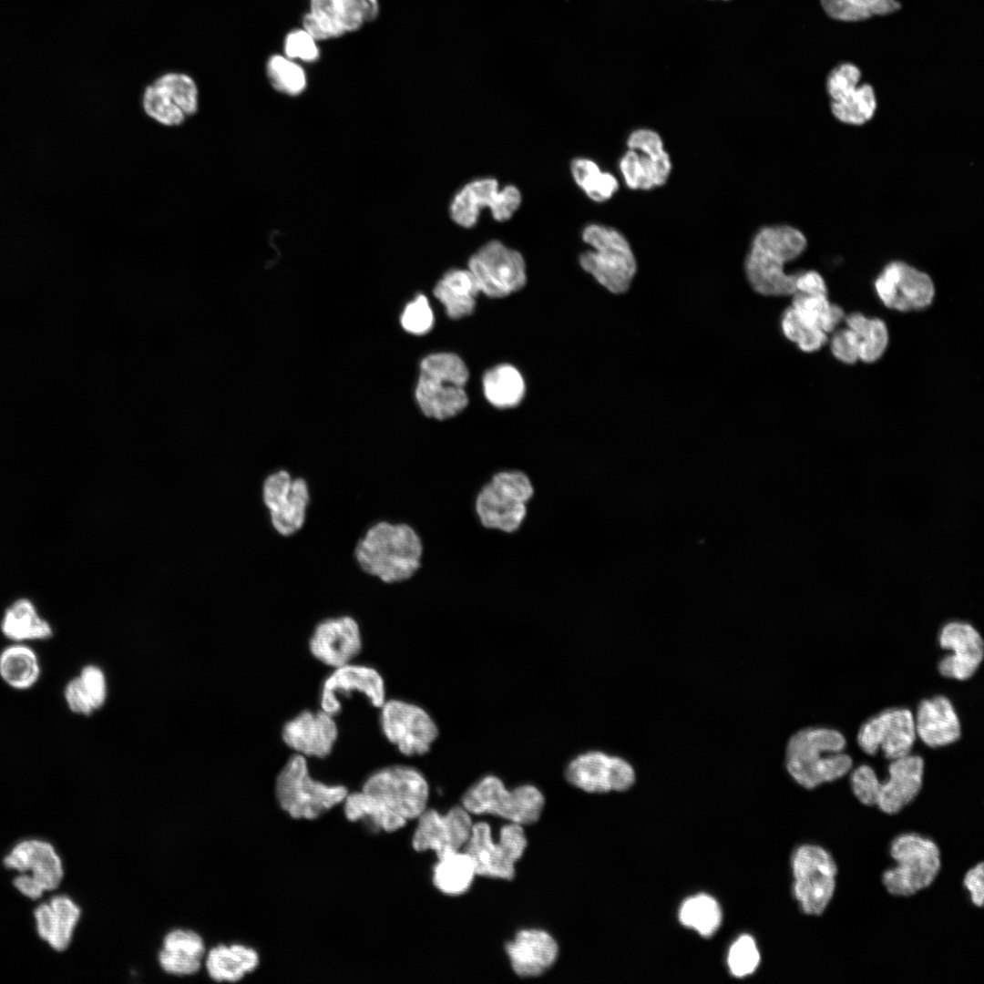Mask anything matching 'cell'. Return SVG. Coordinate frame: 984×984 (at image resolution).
<instances>
[{
  "instance_id": "cell-12",
  "label": "cell",
  "mask_w": 984,
  "mask_h": 984,
  "mask_svg": "<svg viewBox=\"0 0 984 984\" xmlns=\"http://www.w3.org/2000/svg\"><path fill=\"white\" fill-rule=\"evenodd\" d=\"M528 846L524 826L507 823L494 840L490 825L485 821L473 824L464 851L471 857L477 876L512 880L516 864Z\"/></svg>"
},
{
  "instance_id": "cell-45",
  "label": "cell",
  "mask_w": 984,
  "mask_h": 984,
  "mask_svg": "<svg viewBox=\"0 0 984 984\" xmlns=\"http://www.w3.org/2000/svg\"><path fill=\"white\" fill-rule=\"evenodd\" d=\"M570 170L575 182L594 201L603 202L610 199L619 189L617 179L610 172L601 171L598 164L589 159H573Z\"/></svg>"
},
{
  "instance_id": "cell-5",
  "label": "cell",
  "mask_w": 984,
  "mask_h": 984,
  "mask_svg": "<svg viewBox=\"0 0 984 984\" xmlns=\"http://www.w3.org/2000/svg\"><path fill=\"white\" fill-rule=\"evenodd\" d=\"M280 807L296 820H315L343 804L349 789L313 776L309 759L292 753L275 779Z\"/></svg>"
},
{
  "instance_id": "cell-57",
  "label": "cell",
  "mask_w": 984,
  "mask_h": 984,
  "mask_svg": "<svg viewBox=\"0 0 984 984\" xmlns=\"http://www.w3.org/2000/svg\"><path fill=\"white\" fill-rule=\"evenodd\" d=\"M963 887L968 891L971 903L982 907L984 899V866L980 862L969 868L963 877Z\"/></svg>"
},
{
  "instance_id": "cell-24",
  "label": "cell",
  "mask_w": 984,
  "mask_h": 984,
  "mask_svg": "<svg viewBox=\"0 0 984 984\" xmlns=\"http://www.w3.org/2000/svg\"><path fill=\"white\" fill-rule=\"evenodd\" d=\"M521 203L519 190L512 185L498 189L495 179H475L466 184L454 197L450 214L453 220L465 228L477 224L479 211L489 207L493 218L497 221L509 220Z\"/></svg>"
},
{
  "instance_id": "cell-32",
  "label": "cell",
  "mask_w": 984,
  "mask_h": 984,
  "mask_svg": "<svg viewBox=\"0 0 984 984\" xmlns=\"http://www.w3.org/2000/svg\"><path fill=\"white\" fill-rule=\"evenodd\" d=\"M80 908L66 896L53 897L35 910L39 937L57 951L65 950L80 917Z\"/></svg>"
},
{
  "instance_id": "cell-2",
  "label": "cell",
  "mask_w": 984,
  "mask_h": 984,
  "mask_svg": "<svg viewBox=\"0 0 984 984\" xmlns=\"http://www.w3.org/2000/svg\"><path fill=\"white\" fill-rule=\"evenodd\" d=\"M425 546L415 528L381 520L357 540L354 556L360 569L386 584L410 580L421 569Z\"/></svg>"
},
{
  "instance_id": "cell-37",
  "label": "cell",
  "mask_w": 984,
  "mask_h": 984,
  "mask_svg": "<svg viewBox=\"0 0 984 984\" xmlns=\"http://www.w3.org/2000/svg\"><path fill=\"white\" fill-rule=\"evenodd\" d=\"M40 673L38 657L26 644L14 642L0 652V677L13 689H30L37 682Z\"/></svg>"
},
{
  "instance_id": "cell-15",
  "label": "cell",
  "mask_w": 984,
  "mask_h": 984,
  "mask_svg": "<svg viewBox=\"0 0 984 984\" xmlns=\"http://www.w3.org/2000/svg\"><path fill=\"white\" fill-rule=\"evenodd\" d=\"M354 695L363 697L378 710L388 698L386 681L375 667L357 661L331 669L321 683L319 708L338 717L343 701Z\"/></svg>"
},
{
  "instance_id": "cell-13",
  "label": "cell",
  "mask_w": 984,
  "mask_h": 984,
  "mask_svg": "<svg viewBox=\"0 0 984 984\" xmlns=\"http://www.w3.org/2000/svg\"><path fill=\"white\" fill-rule=\"evenodd\" d=\"M140 104L144 114L153 122L177 128L198 113L199 86L188 73L168 71L144 87Z\"/></svg>"
},
{
  "instance_id": "cell-9",
  "label": "cell",
  "mask_w": 984,
  "mask_h": 984,
  "mask_svg": "<svg viewBox=\"0 0 984 984\" xmlns=\"http://www.w3.org/2000/svg\"><path fill=\"white\" fill-rule=\"evenodd\" d=\"M582 238L593 250L580 255L581 267L610 292H627L636 274L637 262L624 235L611 227L589 224L584 228Z\"/></svg>"
},
{
  "instance_id": "cell-56",
  "label": "cell",
  "mask_w": 984,
  "mask_h": 984,
  "mask_svg": "<svg viewBox=\"0 0 984 984\" xmlns=\"http://www.w3.org/2000/svg\"><path fill=\"white\" fill-rule=\"evenodd\" d=\"M795 292L808 295H828L826 282L820 272L806 270L796 272Z\"/></svg>"
},
{
  "instance_id": "cell-46",
  "label": "cell",
  "mask_w": 984,
  "mask_h": 984,
  "mask_svg": "<svg viewBox=\"0 0 984 984\" xmlns=\"http://www.w3.org/2000/svg\"><path fill=\"white\" fill-rule=\"evenodd\" d=\"M302 26L317 42L345 34L341 24L339 0H311L310 12L303 16Z\"/></svg>"
},
{
  "instance_id": "cell-52",
  "label": "cell",
  "mask_w": 984,
  "mask_h": 984,
  "mask_svg": "<svg viewBox=\"0 0 984 984\" xmlns=\"http://www.w3.org/2000/svg\"><path fill=\"white\" fill-rule=\"evenodd\" d=\"M434 315L425 296L420 294L409 302L401 316L403 328L413 334L422 335L430 331Z\"/></svg>"
},
{
  "instance_id": "cell-31",
  "label": "cell",
  "mask_w": 984,
  "mask_h": 984,
  "mask_svg": "<svg viewBox=\"0 0 984 984\" xmlns=\"http://www.w3.org/2000/svg\"><path fill=\"white\" fill-rule=\"evenodd\" d=\"M205 955L204 940L197 932L176 928L164 937L158 958L165 972L188 976L200 969Z\"/></svg>"
},
{
  "instance_id": "cell-18",
  "label": "cell",
  "mask_w": 984,
  "mask_h": 984,
  "mask_svg": "<svg viewBox=\"0 0 984 984\" xmlns=\"http://www.w3.org/2000/svg\"><path fill=\"white\" fill-rule=\"evenodd\" d=\"M629 149L620 160V170L631 190H649L666 183L671 162L661 136L649 128H638L628 137Z\"/></svg>"
},
{
  "instance_id": "cell-41",
  "label": "cell",
  "mask_w": 984,
  "mask_h": 984,
  "mask_svg": "<svg viewBox=\"0 0 984 984\" xmlns=\"http://www.w3.org/2000/svg\"><path fill=\"white\" fill-rule=\"evenodd\" d=\"M678 919L682 926L708 938L720 928L723 912L717 900L708 894L687 897L680 906Z\"/></svg>"
},
{
  "instance_id": "cell-3",
  "label": "cell",
  "mask_w": 984,
  "mask_h": 984,
  "mask_svg": "<svg viewBox=\"0 0 984 984\" xmlns=\"http://www.w3.org/2000/svg\"><path fill=\"white\" fill-rule=\"evenodd\" d=\"M846 740L836 729L805 727L787 739L784 764L789 776L801 787L812 790L843 778L853 768L845 753Z\"/></svg>"
},
{
  "instance_id": "cell-47",
  "label": "cell",
  "mask_w": 984,
  "mask_h": 984,
  "mask_svg": "<svg viewBox=\"0 0 984 984\" xmlns=\"http://www.w3.org/2000/svg\"><path fill=\"white\" fill-rule=\"evenodd\" d=\"M270 84L277 91L290 95L301 94L306 87L307 78L303 68L294 60L282 55H272L266 64Z\"/></svg>"
},
{
  "instance_id": "cell-55",
  "label": "cell",
  "mask_w": 984,
  "mask_h": 984,
  "mask_svg": "<svg viewBox=\"0 0 984 984\" xmlns=\"http://www.w3.org/2000/svg\"><path fill=\"white\" fill-rule=\"evenodd\" d=\"M833 357L845 364H855L859 361V343L856 334L848 327H839L828 338Z\"/></svg>"
},
{
  "instance_id": "cell-48",
  "label": "cell",
  "mask_w": 984,
  "mask_h": 984,
  "mask_svg": "<svg viewBox=\"0 0 984 984\" xmlns=\"http://www.w3.org/2000/svg\"><path fill=\"white\" fill-rule=\"evenodd\" d=\"M780 325L784 337L804 353L817 352L828 342L829 334L820 328L805 325L790 306L783 313Z\"/></svg>"
},
{
  "instance_id": "cell-36",
  "label": "cell",
  "mask_w": 984,
  "mask_h": 984,
  "mask_svg": "<svg viewBox=\"0 0 984 984\" xmlns=\"http://www.w3.org/2000/svg\"><path fill=\"white\" fill-rule=\"evenodd\" d=\"M432 869V883L442 894L457 897L467 892L477 876L471 857L456 851L436 858Z\"/></svg>"
},
{
  "instance_id": "cell-35",
  "label": "cell",
  "mask_w": 984,
  "mask_h": 984,
  "mask_svg": "<svg viewBox=\"0 0 984 984\" xmlns=\"http://www.w3.org/2000/svg\"><path fill=\"white\" fill-rule=\"evenodd\" d=\"M0 628L2 633L13 642L48 640L53 630L47 620L37 612L27 599H19L5 611Z\"/></svg>"
},
{
  "instance_id": "cell-42",
  "label": "cell",
  "mask_w": 984,
  "mask_h": 984,
  "mask_svg": "<svg viewBox=\"0 0 984 984\" xmlns=\"http://www.w3.org/2000/svg\"><path fill=\"white\" fill-rule=\"evenodd\" d=\"M483 387L488 402L498 408L518 405L525 394L520 373L509 364H500L488 370L483 377Z\"/></svg>"
},
{
  "instance_id": "cell-40",
  "label": "cell",
  "mask_w": 984,
  "mask_h": 984,
  "mask_svg": "<svg viewBox=\"0 0 984 984\" xmlns=\"http://www.w3.org/2000/svg\"><path fill=\"white\" fill-rule=\"evenodd\" d=\"M790 308L805 325L817 327L831 334L844 323L846 313L832 302L828 295H808L795 292Z\"/></svg>"
},
{
  "instance_id": "cell-14",
  "label": "cell",
  "mask_w": 984,
  "mask_h": 984,
  "mask_svg": "<svg viewBox=\"0 0 984 984\" xmlns=\"http://www.w3.org/2000/svg\"><path fill=\"white\" fill-rule=\"evenodd\" d=\"M563 774L569 784L594 794L626 792L637 779L635 767L628 758L600 749L577 753L569 760Z\"/></svg>"
},
{
  "instance_id": "cell-49",
  "label": "cell",
  "mask_w": 984,
  "mask_h": 984,
  "mask_svg": "<svg viewBox=\"0 0 984 984\" xmlns=\"http://www.w3.org/2000/svg\"><path fill=\"white\" fill-rule=\"evenodd\" d=\"M760 952L754 938L742 935L728 950L726 963L731 975L742 979L752 975L760 964Z\"/></svg>"
},
{
  "instance_id": "cell-30",
  "label": "cell",
  "mask_w": 984,
  "mask_h": 984,
  "mask_svg": "<svg viewBox=\"0 0 984 984\" xmlns=\"http://www.w3.org/2000/svg\"><path fill=\"white\" fill-rule=\"evenodd\" d=\"M916 734L930 748L947 746L961 737V724L951 701L938 694L921 700L914 717Z\"/></svg>"
},
{
  "instance_id": "cell-17",
  "label": "cell",
  "mask_w": 984,
  "mask_h": 984,
  "mask_svg": "<svg viewBox=\"0 0 984 984\" xmlns=\"http://www.w3.org/2000/svg\"><path fill=\"white\" fill-rule=\"evenodd\" d=\"M262 500L279 535L292 537L304 527L311 493L303 477H293L285 469L270 474L262 484Z\"/></svg>"
},
{
  "instance_id": "cell-19",
  "label": "cell",
  "mask_w": 984,
  "mask_h": 984,
  "mask_svg": "<svg viewBox=\"0 0 984 984\" xmlns=\"http://www.w3.org/2000/svg\"><path fill=\"white\" fill-rule=\"evenodd\" d=\"M468 270L480 292L493 298L507 296L526 282L522 255L498 241L487 242L474 253L468 261Z\"/></svg>"
},
{
  "instance_id": "cell-27",
  "label": "cell",
  "mask_w": 984,
  "mask_h": 984,
  "mask_svg": "<svg viewBox=\"0 0 984 984\" xmlns=\"http://www.w3.org/2000/svg\"><path fill=\"white\" fill-rule=\"evenodd\" d=\"M528 506L488 479L477 489L472 500L478 525L485 530L505 535H514L522 528L528 516Z\"/></svg>"
},
{
  "instance_id": "cell-51",
  "label": "cell",
  "mask_w": 984,
  "mask_h": 984,
  "mask_svg": "<svg viewBox=\"0 0 984 984\" xmlns=\"http://www.w3.org/2000/svg\"><path fill=\"white\" fill-rule=\"evenodd\" d=\"M339 4L344 33L360 29L365 23L374 20L379 13L377 0H339Z\"/></svg>"
},
{
  "instance_id": "cell-1",
  "label": "cell",
  "mask_w": 984,
  "mask_h": 984,
  "mask_svg": "<svg viewBox=\"0 0 984 984\" xmlns=\"http://www.w3.org/2000/svg\"><path fill=\"white\" fill-rule=\"evenodd\" d=\"M429 798L430 784L420 769L392 764L370 773L360 789L348 792L342 805L348 821L393 833L415 820L428 807Z\"/></svg>"
},
{
  "instance_id": "cell-38",
  "label": "cell",
  "mask_w": 984,
  "mask_h": 984,
  "mask_svg": "<svg viewBox=\"0 0 984 984\" xmlns=\"http://www.w3.org/2000/svg\"><path fill=\"white\" fill-rule=\"evenodd\" d=\"M64 696L73 712L90 714L102 706L106 698V682L102 671L94 665L84 667L77 677L67 683Z\"/></svg>"
},
{
  "instance_id": "cell-34",
  "label": "cell",
  "mask_w": 984,
  "mask_h": 984,
  "mask_svg": "<svg viewBox=\"0 0 984 984\" xmlns=\"http://www.w3.org/2000/svg\"><path fill=\"white\" fill-rule=\"evenodd\" d=\"M480 292L469 270H451L436 283L434 295L445 306L446 314L459 319L471 314Z\"/></svg>"
},
{
  "instance_id": "cell-39",
  "label": "cell",
  "mask_w": 984,
  "mask_h": 984,
  "mask_svg": "<svg viewBox=\"0 0 984 984\" xmlns=\"http://www.w3.org/2000/svg\"><path fill=\"white\" fill-rule=\"evenodd\" d=\"M844 323L858 338L859 361L873 364L884 355L889 344V330L883 319L854 312L846 315Z\"/></svg>"
},
{
  "instance_id": "cell-50",
  "label": "cell",
  "mask_w": 984,
  "mask_h": 984,
  "mask_svg": "<svg viewBox=\"0 0 984 984\" xmlns=\"http://www.w3.org/2000/svg\"><path fill=\"white\" fill-rule=\"evenodd\" d=\"M861 77L860 68L851 62L835 66L825 80V90L830 101L840 99L852 92L860 84Z\"/></svg>"
},
{
  "instance_id": "cell-4",
  "label": "cell",
  "mask_w": 984,
  "mask_h": 984,
  "mask_svg": "<svg viewBox=\"0 0 984 984\" xmlns=\"http://www.w3.org/2000/svg\"><path fill=\"white\" fill-rule=\"evenodd\" d=\"M806 248L807 239L797 228L774 225L760 229L744 261L753 290L764 296L794 294L796 273H786L784 265L800 257Z\"/></svg>"
},
{
  "instance_id": "cell-20",
  "label": "cell",
  "mask_w": 984,
  "mask_h": 984,
  "mask_svg": "<svg viewBox=\"0 0 984 984\" xmlns=\"http://www.w3.org/2000/svg\"><path fill=\"white\" fill-rule=\"evenodd\" d=\"M411 846L416 852L432 851L436 858L463 850L471 834L472 815L461 805L442 814L427 807L416 819Z\"/></svg>"
},
{
  "instance_id": "cell-7",
  "label": "cell",
  "mask_w": 984,
  "mask_h": 984,
  "mask_svg": "<svg viewBox=\"0 0 984 984\" xmlns=\"http://www.w3.org/2000/svg\"><path fill=\"white\" fill-rule=\"evenodd\" d=\"M468 371L456 354L437 353L423 359L415 388L417 404L427 417L449 419L462 412L468 399Z\"/></svg>"
},
{
  "instance_id": "cell-43",
  "label": "cell",
  "mask_w": 984,
  "mask_h": 984,
  "mask_svg": "<svg viewBox=\"0 0 984 984\" xmlns=\"http://www.w3.org/2000/svg\"><path fill=\"white\" fill-rule=\"evenodd\" d=\"M877 108V99L874 87L868 83H860L856 88L840 99L830 101V110L839 122L862 126L869 122Z\"/></svg>"
},
{
  "instance_id": "cell-21",
  "label": "cell",
  "mask_w": 984,
  "mask_h": 984,
  "mask_svg": "<svg viewBox=\"0 0 984 984\" xmlns=\"http://www.w3.org/2000/svg\"><path fill=\"white\" fill-rule=\"evenodd\" d=\"M914 715L909 709H886L866 721L856 734L859 748L868 755L881 749L887 759L894 760L911 753L916 741Z\"/></svg>"
},
{
  "instance_id": "cell-22",
  "label": "cell",
  "mask_w": 984,
  "mask_h": 984,
  "mask_svg": "<svg viewBox=\"0 0 984 984\" xmlns=\"http://www.w3.org/2000/svg\"><path fill=\"white\" fill-rule=\"evenodd\" d=\"M4 865L19 872L32 871L14 879V886L25 896L36 899L45 890L56 888L63 877L62 863L54 847L41 840H25L4 858Z\"/></svg>"
},
{
  "instance_id": "cell-44",
  "label": "cell",
  "mask_w": 984,
  "mask_h": 984,
  "mask_svg": "<svg viewBox=\"0 0 984 984\" xmlns=\"http://www.w3.org/2000/svg\"><path fill=\"white\" fill-rule=\"evenodd\" d=\"M830 18L842 22H858L876 15L893 14L901 8L897 0H820Z\"/></svg>"
},
{
  "instance_id": "cell-29",
  "label": "cell",
  "mask_w": 984,
  "mask_h": 984,
  "mask_svg": "<svg viewBox=\"0 0 984 984\" xmlns=\"http://www.w3.org/2000/svg\"><path fill=\"white\" fill-rule=\"evenodd\" d=\"M505 952L515 974L520 978H537L556 963L559 948L546 930L524 928L505 945Z\"/></svg>"
},
{
  "instance_id": "cell-54",
  "label": "cell",
  "mask_w": 984,
  "mask_h": 984,
  "mask_svg": "<svg viewBox=\"0 0 984 984\" xmlns=\"http://www.w3.org/2000/svg\"><path fill=\"white\" fill-rule=\"evenodd\" d=\"M284 56L312 63L320 56L317 41L303 28L290 32L284 40Z\"/></svg>"
},
{
  "instance_id": "cell-11",
  "label": "cell",
  "mask_w": 984,
  "mask_h": 984,
  "mask_svg": "<svg viewBox=\"0 0 984 984\" xmlns=\"http://www.w3.org/2000/svg\"><path fill=\"white\" fill-rule=\"evenodd\" d=\"M379 730L402 756L430 753L440 734L433 715L422 705L403 698H387L378 709Z\"/></svg>"
},
{
  "instance_id": "cell-26",
  "label": "cell",
  "mask_w": 984,
  "mask_h": 984,
  "mask_svg": "<svg viewBox=\"0 0 984 984\" xmlns=\"http://www.w3.org/2000/svg\"><path fill=\"white\" fill-rule=\"evenodd\" d=\"M938 641L941 649L951 652L938 662L941 676L965 681L976 673L984 658V641L973 625L958 620L948 621L941 627Z\"/></svg>"
},
{
  "instance_id": "cell-53",
  "label": "cell",
  "mask_w": 984,
  "mask_h": 984,
  "mask_svg": "<svg viewBox=\"0 0 984 984\" xmlns=\"http://www.w3.org/2000/svg\"><path fill=\"white\" fill-rule=\"evenodd\" d=\"M850 787L855 797L866 806H876L880 780L868 764H861L850 771Z\"/></svg>"
},
{
  "instance_id": "cell-28",
  "label": "cell",
  "mask_w": 984,
  "mask_h": 984,
  "mask_svg": "<svg viewBox=\"0 0 984 984\" xmlns=\"http://www.w3.org/2000/svg\"><path fill=\"white\" fill-rule=\"evenodd\" d=\"M924 767V759L917 754L891 760L887 779L879 782L876 806L888 815L901 812L920 793Z\"/></svg>"
},
{
  "instance_id": "cell-23",
  "label": "cell",
  "mask_w": 984,
  "mask_h": 984,
  "mask_svg": "<svg viewBox=\"0 0 984 984\" xmlns=\"http://www.w3.org/2000/svg\"><path fill=\"white\" fill-rule=\"evenodd\" d=\"M307 647L311 656L329 670L357 661L364 649L361 626L348 614L323 619L313 627Z\"/></svg>"
},
{
  "instance_id": "cell-8",
  "label": "cell",
  "mask_w": 984,
  "mask_h": 984,
  "mask_svg": "<svg viewBox=\"0 0 984 984\" xmlns=\"http://www.w3.org/2000/svg\"><path fill=\"white\" fill-rule=\"evenodd\" d=\"M889 856L896 866L882 874V885L894 897H911L930 887L941 869V852L931 838L915 832L897 835Z\"/></svg>"
},
{
  "instance_id": "cell-6",
  "label": "cell",
  "mask_w": 984,
  "mask_h": 984,
  "mask_svg": "<svg viewBox=\"0 0 984 984\" xmlns=\"http://www.w3.org/2000/svg\"><path fill=\"white\" fill-rule=\"evenodd\" d=\"M545 803L536 785L523 784L509 789L499 776L488 774L465 791L460 805L472 815H489L525 826L539 820Z\"/></svg>"
},
{
  "instance_id": "cell-16",
  "label": "cell",
  "mask_w": 984,
  "mask_h": 984,
  "mask_svg": "<svg viewBox=\"0 0 984 984\" xmlns=\"http://www.w3.org/2000/svg\"><path fill=\"white\" fill-rule=\"evenodd\" d=\"M874 290L881 303L899 313L923 311L936 296L930 275L903 261L887 262L874 281Z\"/></svg>"
},
{
  "instance_id": "cell-33",
  "label": "cell",
  "mask_w": 984,
  "mask_h": 984,
  "mask_svg": "<svg viewBox=\"0 0 984 984\" xmlns=\"http://www.w3.org/2000/svg\"><path fill=\"white\" fill-rule=\"evenodd\" d=\"M209 976L215 981L235 982L252 972L260 963L257 951L241 944H219L204 958Z\"/></svg>"
},
{
  "instance_id": "cell-10",
  "label": "cell",
  "mask_w": 984,
  "mask_h": 984,
  "mask_svg": "<svg viewBox=\"0 0 984 984\" xmlns=\"http://www.w3.org/2000/svg\"><path fill=\"white\" fill-rule=\"evenodd\" d=\"M792 893L801 911L821 916L831 903L836 888L838 867L831 853L817 844H803L790 858Z\"/></svg>"
},
{
  "instance_id": "cell-25",
  "label": "cell",
  "mask_w": 984,
  "mask_h": 984,
  "mask_svg": "<svg viewBox=\"0 0 984 984\" xmlns=\"http://www.w3.org/2000/svg\"><path fill=\"white\" fill-rule=\"evenodd\" d=\"M281 737L292 753L322 760L333 753L340 727L337 717L323 709H303L284 723Z\"/></svg>"
}]
</instances>
